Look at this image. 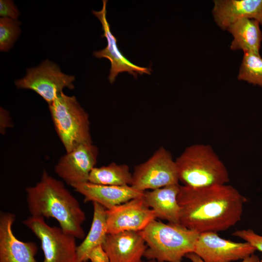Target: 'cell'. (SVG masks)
Returning <instances> with one entry per match:
<instances>
[{"instance_id": "cell-1", "label": "cell", "mask_w": 262, "mask_h": 262, "mask_svg": "<svg viewBox=\"0 0 262 262\" xmlns=\"http://www.w3.org/2000/svg\"><path fill=\"white\" fill-rule=\"evenodd\" d=\"M180 222L199 233L226 230L241 219L246 198L233 186L180 185L177 197Z\"/></svg>"}, {"instance_id": "cell-2", "label": "cell", "mask_w": 262, "mask_h": 262, "mask_svg": "<svg viewBox=\"0 0 262 262\" xmlns=\"http://www.w3.org/2000/svg\"><path fill=\"white\" fill-rule=\"evenodd\" d=\"M28 210L31 216L54 218L66 233L82 239V225L86 219L78 200L64 183L44 170L35 185L26 188Z\"/></svg>"}, {"instance_id": "cell-3", "label": "cell", "mask_w": 262, "mask_h": 262, "mask_svg": "<svg viewBox=\"0 0 262 262\" xmlns=\"http://www.w3.org/2000/svg\"><path fill=\"white\" fill-rule=\"evenodd\" d=\"M147 246L144 257L158 262H181L193 253L199 234L180 224L156 219L139 232Z\"/></svg>"}, {"instance_id": "cell-4", "label": "cell", "mask_w": 262, "mask_h": 262, "mask_svg": "<svg viewBox=\"0 0 262 262\" xmlns=\"http://www.w3.org/2000/svg\"><path fill=\"white\" fill-rule=\"evenodd\" d=\"M175 163L179 180L182 185L202 188L226 184L229 181L226 166L210 145L187 147Z\"/></svg>"}, {"instance_id": "cell-5", "label": "cell", "mask_w": 262, "mask_h": 262, "mask_svg": "<svg viewBox=\"0 0 262 262\" xmlns=\"http://www.w3.org/2000/svg\"><path fill=\"white\" fill-rule=\"evenodd\" d=\"M48 105L55 131L66 152L92 143L89 115L75 96L62 92Z\"/></svg>"}, {"instance_id": "cell-6", "label": "cell", "mask_w": 262, "mask_h": 262, "mask_svg": "<svg viewBox=\"0 0 262 262\" xmlns=\"http://www.w3.org/2000/svg\"><path fill=\"white\" fill-rule=\"evenodd\" d=\"M22 223L40 240L43 262H76L78 246L75 237L60 227L50 226L43 217L31 216Z\"/></svg>"}, {"instance_id": "cell-7", "label": "cell", "mask_w": 262, "mask_h": 262, "mask_svg": "<svg viewBox=\"0 0 262 262\" xmlns=\"http://www.w3.org/2000/svg\"><path fill=\"white\" fill-rule=\"evenodd\" d=\"M131 186L141 191L179 184L175 160L163 147H159L145 162L136 165Z\"/></svg>"}, {"instance_id": "cell-8", "label": "cell", "mask_w": 262, "mask_h": 262, "mask_svg": "<svg viewBox=\"0 0 262 262\" xmlns=\"http://www.w3.org/2000/svg\"><path fill=\"white\" fill-rule=\"evenodd\" d=\"M75 79L74 76L62 72L55 63L46 60L36 67L28 68L26 75L15 83L18 89L33 91L49 104L65 88L74 89Z\"/></svg>"}, {"instance_id": "cell-9", "label": "cell", "mask_w": 262, "mask_h": 262, "mask_svg": "<svg viewBox=\"0 0 262 262\" xmlns=\"http://www.w3.org/2000/svg\"><path fill=\"white\" fill-rule=\"evenodd\" d=\"M143 196L106 210L108 234L139 232L156 219L154 212L148 206Z\"/></svg>"}, {"instance_id": "cell-10", "label": "cell", "mask_w": 262, "mask_h": 262, "mask_svg": "<svg viewBox=\"0 0 262 262\" xmlns=\"http://www.w3.org/2000/svg\"><path fill=\"white\" fill-rule=\"evenodd\" d=\"M256 250L247 242H234L210 231L199 233L193 253L204 262H231L243 260Z\"/></svg>"}, {"instance_id": "cell-11", "label": "cell", "mask_w": 262, "mask_h": 262, "mask_svg": "<svg viewBox=\"0 0 262 262\" xmlns=\"http://www.w3.org/2000/svg\"><path fill=\"white\" fill-rule=\"evenodd\" d=\"M98 155V148L93 143L82 144L60 158L55 166V172L71 187L88 182Z\"/></svg>"}, {"instance_id": "cell-12", "label": "cell", "mask_w": 262, "mask_h": 262, "mask_svg": "<svg viewBox=\"0 0 262 262\" xmlns=\"http://www.w3.org/2000/svg\"><path fill=\"white\" fill-rule=\"evenodd\" d=\"M103 5L100 11H92L93 14L100 21L103 34L101 37H105L107 42L105 48L95 51L93 55L98 58H105L111 62L109 82L113 83L118 74L127 72L136 78L138 74H150L152 71L150 68L137 66L129 61L119 50L117 46V39L112 34L110 25L107 19L106 6L107 0H102Z\"/></svg>"}, {"instance_id": "cell-13", "label": "cell", "mask_w": 262, "mask_h": 262, "mask_svg": "<svg viewBox=\"0 0 262 262\" xmlns=\"http://www.w3.org/2000/svg\"><path fill=\"white\" fill-rule=\"evenodd\" d=\"M14 214L0 213V262H38L35 256L38 248L33 242L18 239L12 230Z\"/></svg>"}, {"instance_id": "cell-14", "label": "cell", "mask_w": 262, "mask_h": 262, "mask_svg": "<svg viewBox=\"0 0 262 262\" xmlns=\"http://www.w3.org/2000/svg\"><path fill=\"white\" fill-rule=\"evenodd\" d=\"M102 246L110 262H142L147 248L139 232L131 231L108 234Z\"/></svg>"}, {"instance_id": "cell-15", "label": "cell", "mask_w": 262, "mask_h": 262, "mask_svg": "<svg viewBox=\"0 0 262 262\" xmlns=\"http://www.w3.org/2000/svg\"><path fill=\"white\" fill-rule=\"evenodd\" d=\"M84 196V202L97 203L106 210L131 199L142 196L145 191L131 185L113 186L94 184L89 181L72 186Z\"/></svg>"}, {"instance_id": "cell-16", "label": "cell", "mask_w": 262, "mask_h": 262, "mask_svg": "<svg viewBox=\"0 0 262 262\" xmlns=\"http://www.w3.org/2000/svg\"><path fill=\"white\" fill-rule=\"evenodd\" d=\"M213 3L214 20L222 30L242 18L256 20L262 25V0H214Z\"/></svg>"}, {"instance_id": "cell-17", "label": "cell", "mask_w": 262, "mask_h": 262, "mask_svg": "<svg viewBox=\"0 0 262 262\" xmlns=\"http://www.w3.org/2000/svg\"><path fill=\"white\" fill-rule=\"evenodd\" d=\"M180 186L179 184H172L144 192L143 197L154 212L156 218L180 224V209L177 199Z\"/></svg>"}, {"instance_id": "cell-18", "label": "cell", "mask_w": 262, "mask_h": 262, "mask_svg": "<svg viewBox=\"0 0 262 262\" xmlns=\"http://www.w3.org/2000/svg\"><path fill=\"white\" fill-rule=\"evenodd\" d=\"M260 25L258 21L249 18L240 19L229 25L227 30L233 37L230 49L259 53L262 41Z\"/></svg>"}, {"instance_id": "cell-19", "label": "cell", "mask_w": 262, "mask_h": 262, "mask_svg": "<svg viewBox=\"0 0 262 262\" xmlns=\"http://www.w3.org/2000/svg\"><path fill=\"white\" fill-rule=\"evenodd\" d=\"M93 217L90 230L77 247L76 262L87 261L89 252L95 247L102 245L108 234L106 209L101 205L93 202Z\"/></svg>"}, {"instance_id": "cell-20", "label": "cell", "mask_w": 262, "mask_h": 262, "mask_svg": "<svg viewBox=\"0 0 262 262\" xmlns=\"http://www.w3.org/2000/svg\"><path fill=\"white\" fill-rule=\"evenodd\" d=\"M132 174L128 165L112 163L108 165L95 167L91 171L88 181L94 184L113 185H131Z\"/></svg>"}, {"instance_id": "cell-21", "label": "cell", "mask_w": 262, "mask_h": 262, "mask_svg": "<svg viewBox=\"0 0 262 262\" xmlns=\"http://www.w3.org/2000/svg\"><path fill=\"white\" fill-rule=\"evenodd\" d=\"M244 53L238 79L262 87V58L260 53Z\"/></svg>"}, {"instance_id": "cell-22", "label": "cell", "mask_w": 262, "mask_h": 262, "mask_svg": "<svg viewBox=\"0 0 262 262\" xmlns=\"http://www.w3.org/2000/svg\"><path fill=\"white\" fill-rule=\"evenodd\" d=\"M21 22L8 17L0 18V50L7 52L18 38Z\"/></svg>"}, {"instance_id": "cell-23", "label": "cell", "mask_w": 262, "mask_h": 262, "mask_svg": "<svg viewBox=\"0 0 262 262\" xmlns=\"http://www.w3.org/2000/svg\"><path fill=\"white\" fill-rule=\"evenodd\" d=\"M232 235L249 243L256 250L262 253V235L258 234L253 230L250 229L238 230L233 232Z\"/></svg>"}, {"instance_id": "cell-24", "label": "cell", "mask_w": 262, "mask_h": 262, "mask_svg": "<svg viewBox=\"0 0 262 262\" xmlns=\"http://www.w3.org/2000/svg\"><path fill=\"white\" fill-rule=\"evenodd\" d=\"M19 15L20 12L12 0H0V16L1 17H8L17 20Z\"/></svg>"}, {"instance_id": "cell-25", "label": "cell", "mask_w": 262, "mask_h": 262, "mask_svg": "<svg viewBox=\"0 0 262 262\" xmlns=\"http://www.w3.org/2000/svg\"><path fill=\"white\" fill-rule=\"evenodd\" d=\"M91 262H110L108 254L103 249L102 245L94 248L88 254L86 261Z\"/></svg>"}, {"instance_id": "cell-26", "label": "cell", "mask_w": 262, "mask_h": 262, "mask_svg": "<svg viewBox=\"0 0 262 262\" xmlns=\"http://www.w3.org/2000/svg\"><path fill=\"white\" fill-rule=\"evenodd\" d=\"M12 126L11 119L9 112L2 107L0 108V131L2 134L6 130Z\"/></svg>"}, {"instance_id": "cell-27", "label": "cell", "mask_w": 262, "mask_h": 262, "mask_svg": "<svg viewBox=\"0 0 262 262\" xmlns=\"http://www.w3.org/2000/svg\"><path fill=\"white\" fill-rule=\"evenodd\" d=\"M192 262H204L198 255L194 253L187 254L186 256ZM242 262H261L259 257L254 254L243 259Z\"/></svg>"}, {"instance_id": "cell-28", "label": "cell", "mask_w": 262, "mask_h": 262, "mask_svg": "<svg viewBox=\"0 0 262 262\" xmlns=\"http://www.w3.org/2000/svg\"><path fill=\"white\" fill-rule=\"evenodd\" d=\"M142 262H158L154 260H147L146 261H143Z\"/></svg>"}, {"instance_id": "cell-29", "label": "cell", "mask_w": 262, "mask_h": 262, "mask_svg": "<svg viewBox=\"0 0 262 262\" xmlns=\"http://www.w3.org/2000/svg\"><path fill=\"white\" fill-rule=\"evenodd\" d=\"M87 262V261H84V262Z\"/></svg>"}]
</instances>
